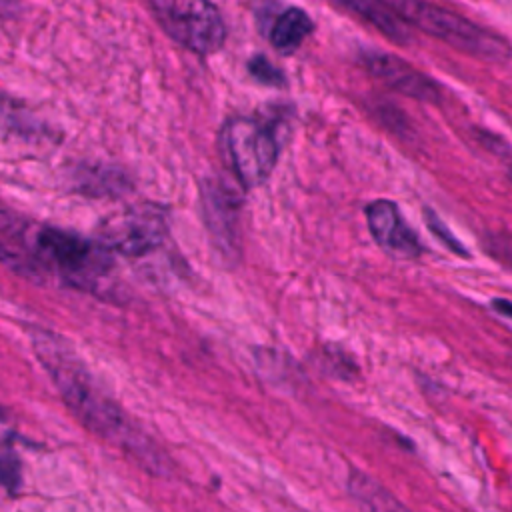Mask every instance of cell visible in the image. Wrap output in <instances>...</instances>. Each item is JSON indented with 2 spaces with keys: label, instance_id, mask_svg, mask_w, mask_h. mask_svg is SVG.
<instances>
[{
  "label": "cell",
  "instance_id": "1",
  "mask_svg": "<svg viewBox=\"0 0 512 512\" xmlns=\"http://www.w3.org/2000/svg\"><path fill=\"white\" fill-rule=\"evenodd\" d=\"M32 344L76 418L94 434L142 462V466L160 474L164 466L162 452L98 386L94 376L84 368L68 344L42 330L34 332Z\"/></svg>",
  "mask_w": 512,
  "mask_h": 512
},
{
  "label": "cell",
  "instance_id": "2",
  "mask_svg": "<svg viewBox=\"0 0 512 512\" xmlns=\"http://www.w3.org/2000/svg\"><path fill=\"white\" fill-rule=\"evenodd\" d=\"M406 22L440 38L452 48L488 62H504L510 58V44L468 18L440 8L428 0H386Z\"/></svg>",
  "mask_w": 512,
  "mask_h": 512
},
{
  "label": "cell",
  "instance_id": "3",
  "mask_svg": "<svg viewBox=\"0 0 512 512\" xmlns=\"http://www.w3.org/2000/svg\"><path fill=\"white\" fill-rule=\"evenodd\" d=\"M220 142L244 188L260 186L270 178L282 148L278 126L258 116L230 118L222 128Z\"/></svg>",
  "mask_w": 512,
  "mask_h": 512
},
{
  "label": "cell",
  "instance_id": "4",
  "mask_svg": "<svg viewBox=\"0 0 512 512\" xmlns=\"http://www.w3.org/2000/svg\"><path fill=\"white\" fill-rule=\"evenodd\" d=\"M36 258L58 272L76 288H96L110 272V250L102 242H92L58 228H38L32 240Z\"/></svg>",
  "mask_w": 512,
  "mask_h": 512
},
{
  "label": "cell",
  "instance_id": "5",
  "mask_svg": "<svg viewBox=\"0 0 512 512\" xmlns=\"http://www.w3.org/2000/svg\"><path fill=\"white\" fill-rule=\"evenodd\" d=\"M164 30L196 54H212L226 40L222 14L210 0H154Z\"/></svg>",
  "mask_w": 512,
  "mask_h": 512
},
{
  "label": "cell",
  "instance_id": "6",
  "mask_svg": "<svg viewBox=\"0 0 512 512\" xmlns=\"http://www.w3.org/2000/svg\"><path fill=\"white\" fill-rule=\"evenodd\" d=\"M166 218L156 206L130 208L104 226L102 244L128 256H140L158 248L166 238Z\"/></svg>",
  "mask_w": 512,
  "mask_h": 512
},
{
  "label": "cell",
  "instance_id": "7",
  "mask_svg": "<svg viewBox=\"0 0 512 512\" xmlns=\"http://www.w3.org/2000/svg\"><path fill=\"white\" fill-rule=\"evenodd\" d=\"M366 224L376 244L394 258H416L422 252L416 232L404 222L392 200H374L366 206Z\"/></svg>",
  "mask_w": 512,
  "mask_h": 512
},
{
  "label": "cell",
  "instance_id": "8",
  "mask_svg": "<svg viewBox=\"0 0 512 512\" xmlns=\"http://www.w3.org/2000/svg\"><path fill=\"white\" fill-rule=\"evenodd\" d=\"M360 56H362V64L370 70V74L380 78L392 90L422 102L440 100V88L420 70L410 66L406 60L394 54L374 52V50L362 52Z\"/></svg>",
  "mask_w": 512,
  "mask_h": 512
},
{
  "label": "cell",
  "instance_id": "9",
  "mask_svg": "<svg viewBox=\"0 0 512 512\" xmlns=\"http://www.w3.org/2000/svg\"><path fill=\"white\" fill-rule=\"evenodd\" d=\"M206 226L224 254H236V212L238 200L224 184L210 180L202 190Z\"/></svg>",
  "mask_w": 512,
  "mask_h": 512
},
{
  "label": "cell",
  "instance_id": "10",
  "mask_svg": "<svg viewBox=\"0 0 512 512\" xmlns=\"http://www.w3.org/2000/svg\"><path fill=\"white\" fill-rule=\"evenodd\" d=\"M346 10L354 12L368 24H372L386 38L396 44H408L412 40V32L408 22L386 2V0H334Z\"/></svg>",
  "mask_w": 512,
  "mask_h": 512
},
{
  "label": "cell",
  "instance_id": "11",
  "mask_svg": "<svg viewBox=\"0 0 512 512\" xmlns=\"http://www.w3.org/2000/svg\"><path fill=\"white\" fill-rule=\"evenodd\" d=\"M312 28L314 24L304 10L288 8L274 22L270 30V42L276 50L290 54L304 42V38L312 32Z\"/></svg>",
  "mask_w": 512,
  "mask_h": 512
},
{
  "label": "cell",
  "instance_id": "12",
  "mask_svg": "<svg viewBox=\"0 0 512 512\" xmlns=\"http://www.w3.org/2000/svg\"><path fill=\"white\" fill-rule=\"evenodd\" d=\"M350 490L360 498L362 502L374 506V508H402L386 490L380 488V484L364 474H354L350 478Z\"/></svg>",
  "mask_w": 512,
  "mask_h": 512
},
{
  "label": "cell",
  "instance_id": "13",
  "mask_svg": "<svg viewBox=\"0 0 512 512\" xmlns=\"http://www.w3.org/2000/svg\"><path fill=\"white\" fill-rule=\"evenodd\" d=\"M248 72L262 84L266 86H282L284 84V74L278 70L268 58L264 56H254L248 62Z\"/></svg>",
  "mask_w": 512,
  "mask_h": 512
},
{
  "label": "cell",
  "instance_id": "14",
  "mask_svg": "<svg viewBox=\"0 0 512 512\" xmlns=\"http://www.w3.org/2000/svg\"><path fill=\"white\" fill-rule=\"evenodd\" d=\"M486 250L492 254V258L512 268V234L508 232L490 234L486 238Z\"/></svg>",
  "mask_w": 512,
  "mask_h": 512
},
{
  "label": "cell",
  "instance_id": "15",
  "mask_svg": "<svg viewBox=\"0 0 512 512\" xmlns=\"http://www.w3.org/2000/svg\"><path fill=\"white\" fill-rule=\"evenodd\" d=\"M424 216H426V222H428V228L452 250V252H456V254H460L462 258H468V250L448 232V228L444 226V222L430 210V208H426L424 210Z\"/></svg>",
  "mask_w": 512,
  "mask_h": 512
},
{
  "label": "cell",
  "instance_id": "16",
  "mask_svg": "<svg viewBox=\"0 0 512 512\" xmlns=\"http://www.w3.org/2000/svg\"><path fill=\"white\" fill-rule=\"evenodd\" d=\"M18 480H20L18 460L12 454L0 450V484L6 488H16Z\"/></svg>",
  "mask_w": 512,
  "mask_h": 512
},
{
  "label": "cell",
  "instance_id": "17",
  "mask_svg": "<svg viewBox=\"0 0 512 512\" xmlns=\"http://www.w3.org/2000/svg\"><path fill=\"white\" fill-rule=\"evenodd\" d=\"M22 8L20 0H0V18H14Z\"/></svg>",
  "mask_w": 512,
  "mask_h": 512
},
{
  "label": "cell",
  "instance_id": "18",
  "mask_svg": "<svg viewBox=\"0 0 512 512\" xmlns=\"http://www.w3.org/2000/svg\"><path fill=\"white\" fill-rule=\"evenodd\" d=\"M492 308H494L496 312H500L502 316H508V318H512V302H510V300H504V298H494V300H492Z\"/></svg>",
  "mask_w": 512,
  "mask_h": 512
}]
</instances>
